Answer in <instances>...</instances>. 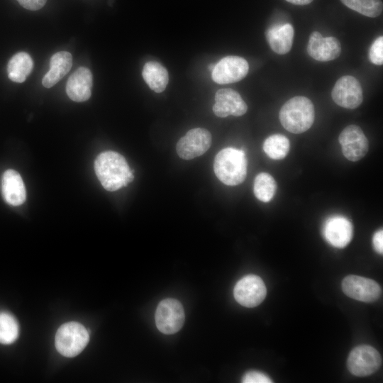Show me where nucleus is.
Listing matches in <instances>:
<instances>
[{"mask_svg":"<svg viewBox=\"0 0 383 383\" xmlns=\"http://www.w3.org/2000/svg\"><path fill=\"white\" fill-rule=\"evenodd\" d=\"M331 96L338 106L353 109L358 107L362 101V89L356 78L345 75L335 82L331 91Z\"/></svg>","mask_w":383,"mask_h":383,"instance_id":"9","label":"nucleus"},{"mask_svg":"<svg viewBox=\"0 0 383 383\" xmlns=\"http://www.w3.org/2000/svg\"><path fill=\"white\" fill-rule=\"evenodd\" d=\"M247 165V159L243 150L226 148L216 155L213 170L221 182L228 186H235L245 180Z\"/></svg>","mask_w":383,"mask_h":383,"instance_id":"3","label":"nucleus"},{"mask_svg":"<svg viewBox=\"0 0 383 383\" xmlns=\"http://www.w3.org/2000/svg\"><path fill=\"white\" fill-rule=\"evenodd\" d=\"M323 234L329 244L338 248H343L352 240L353 225L344 216H333L325 221Z\"/></svg>","mask_w":383,"mask_h":383,"instance_id":"14","label":"nucleus"},{"mask_svg":"<svg viewBox=\"0 0 383 383\" xmlns=\"http://www.w3.org/2000/svg\"><path fill=\"white\" fill-rule=\"evenodd\" d=\"M248 106L236 91L229 89H220L215 94L213 106L214 114L221 118L229 115L240 116L246 113Z\"/></svg>","mask_w":383,"mask_h":383,"instance_id":"13","label":"nucleus"},{"mask_svg":"<svg viewBox=\"0 0 383 383\" xmlns=\"http://www.w3.org/2000/svg\"><path fill=\"white\" fill-rule=\"evenodd\" d=\"M338 140L343 155L355 162L362 159L367 152L368 140L362 129L356 125H350L340 133Z\"/></svg>","mask_w":383,"mask_h":383,"instance_id":"12","label":"nucleus"},{"mask_svg":"<svg viewBox=\"0 0 383 383\" xmlns=\"http://www.w3.org/2000/svg\"><path fill=\"white\" fill-rule=\"evenodd\" d=\"M94 170L103 187L109 192L128 185L134 178L124 157L114 151L99 154L95 160Z\"/></svg>","mask_w":383,"mask_h":383,"instance_id":"1","label":"nucleus"},{"mask_svg":"<svg viewBox=\"0 0 383 383\" xmlns=\"http://www.w3.org/2000/svg\"><path fill=\"white\" fill-rule=\"evenodd\" d=\"M92 84L93 77L91 71L87 67H80L67 80V94L74 101H85L91 96Z\"/></svg>","mask_w":383,"mask_h":383,"instance_id":"16","label":"nucleus"},{"mask_svg":"<svg viewBox=\"0 0 383 383\" xmlns=\"http://www.w3.org/2000/svg\"><path fill=\"white\" fill-rule=\"evenodd\" d=\"M294 35V28L290 23L276 24L269 27L265 31L266 39L271 49L279 55L289 52Z\"/></svg>","mask_w":383,"mask_h":383,"instance_id":"18","label":"nucleus"},{"mask_svg":"<svg viewBox=\"0 0 383 383\" xmlns=\"http://www.w3.org/2000/svg\"><path fill=\"white\" fill-rule=\"evenodd\" d=\"M157 329L165 334H173L179 331L185 320L182 304L177 299L168 298L162 300L156 309L155 315Z\"/></svg>","mask_w":383,"mask_h":383,"instance_id":"5","label":"nucleus"},{"mask_svg":"<svg viewBox=\"0 0 383 383\" xmlns=\"http://www.w3.org/2000/svg\"><path fill=\"white\" fill-rule=\"evenodd\" d=\"M211 144V133L205 128H195L178 140L176 150L182 159L192 160L204 154Z\"/></svg>","mask_w":383,"mask_h":383,"instance_id":"8","label":"nucleus"},{"mask_svg":"<svg viewBox=\"0 0 383 383\" xmlns=\"http://www.w3.org/2000/svg\"><path fill=\"white\" fill-rule=\"evenodd\" d=\"M290 148L289 140L281 134L269 136L263 143V150L273 160H281L286 157Z\"/></svg>","mask_w":383,"mask_h":383,"instance_id":"22","label":"nucleus"},{"mask_svg":"<svg viewBox=\"0 0 383 383\" xmlns=\"http://www.w3.org/2000/svg\"><path fill=\"white\" fill-rule=\"evenodd\" d=\"M272 382L267 374L258 371H249L242 378L243 383H270Z\"/></svg>","mask_w":383,"mask_h":383,"instance_id":"27","label":"nucleus"},{"mask_svg":"<svg viewBox=\"0 0 383 383\" xmlns=\"http://www.w3.org/2000/svg\"><path fill=\"white\" fill-rule=\"evenodd\" d=\"M72 65V55L67 51L55 53L50 60V69L42 79L43 85L50 88L56 84L70 70Z\"/></svg>","mask_w":383,"mask_h":383,"instance_id":"19","label":"nucleus"},{"mask_svg":"<svg viewBox=\"0 0 383 383\" xmlns=\"http://www.w3.org/2000/svg\"><path fill=\"white\" fill-rule=\"evenodd\" d=\"M295 5H306L312 2L313 0H286Z\"/></svg>","mask_w":383,"mask_h":383,"instance_id":"30","label":"nucleus"},{"mask_svg":"<svg viewBox=\"0 0 383 383\" xmlns=\"http://www.w3.org/2000/svg\"><path fill=\"white\" fill-rule=\"evenodd\" d=\"M23 8L30 10L37 11L43 8L47 0H16Z\"/></svg>","mask_w":383,"mask_h":383,"instance_id":"28","label":"nucleus"},{"mask_svg":"<svg viewBox=\"0 0 383 383\" xmlns=\"http://www.w3.org/2000/svg\"><path fill=\"white\" fill-rule=\"evenodd\" d=\"M249 65L244 58L229 55L222 58L212 70V79L217 84L237 82L248 74Z\"/></svg>","mask_w":383,"mask_h":383,"instance_id":"10","label":"nucleus"},{"mask_svg":"<svg viewBox=\"0 0 383 383\" xmlns=\"http://www.w3.org/2000/svg\"><path fill=\"white\" fill-rule=\"evenodd\" d=\"M33 67V62L30 55L25 52H18L8 62V77L14 82L22 83L30 74Z\"/></svg>","mask_w":383,"mask_h":383,"instance_id":"21","label":"nucleus"},{"mask_svg":"<svg viewBox=\"0 0 383 383\" xmlns=\"http://www.w3.org/2000/svg\"><path fill=\"white\" fill-rule=\"evenodd\" d=\"M342 289L345 295L357 301L373 302L382 294L380 286L374 280L357 276L348 275L342 281Z\"/></svg>","mask_w":383,"mask_h":383,"instance_id":"11","label":"nucleus"},{"mask_svg":"<svg viewBox=\"0 0 383 383\" xmlns=\"http://www.w3.org/2000/svg\"><path fill=\"white\" fill-rule=\"evenodd\" d=\"M314 107L309 99L296 96L289 99L281 108L279 118L282 126L293 133H301L311 128L314 121Z\"/></svg>","mask_w":383,"mask_h":383,"instance_id":"2","label":"nucleus"},{"mask_svg":"<svg viewBox=\"0 0 383 383\" xmlns=\"http://www.w3.org/2000/svg\"><path fill=\"white\" fill-rule=\"evenodd\" d=\"M88 331L77 322L62 325L55 335V347L63 356L72 357L79 354L89 342Z\"/></svg>","mask_w":383,"mask_h":383,"instance_id":"4","label":"nucleus"},{"mask_svg":"<svg viewBox=\"0 0 383 383\" xmlns=\"http://www.w3.org/2000/svg\"><path fill=\"white\" fill-rule=\"evenodd\" d=\"M382 365V357L373 347L362 345L354 348L347 360L350 372L357 377H365L374 373Z\"/></svg>","mask_w":383,"mask_h":383,"instance_id":"6","label":"nucleus"},{"mask_svg":"<svg viewBox=\"0 0 383 383\" xmlns=\"http://www.w3.org/2000/svg\"><path fill=\"white\" fill-rule=\"evenodd\" d=\"M267 289L262 279L255 274L242 277L235 285L234 298L238 303L245 307L258 306L265 299Z\"/></svg>","mask_w":383,"mask_h":383,"instance_id":"7","label":"nucleus"},{"mask_svg":"<svg viewBox=\"0 0 383 383\" xmlns=\"http://www.w3.org/2000/svg\"><path fill=\"white\" fill-rule=\"evenodd\" d=\"M142 75L150 89L157 93L163 91L169 82L167 70L155 61H150L145 64Z\"/></svg>","mask_w":383,"mask_h":383,"instance_id":"20","label":"nucleus"},{"mask_svg":"<svg viewBox=\"0 0 383 383\" xmlns=\"http://www.w3.org/2000/svg\"><path fill=\"white\" fill-rule=\"evenodd\" d=\"M372 244L374 249L379 254L383 252V231L382 229L377 231L373 235Z\"/></svg>","mask_w":383,"mask_h":383,"instance_id":"29","label":"nucleus"},{"mask_svg":"<svg viewBox=\"0 0 383 383\" xmlns=\"http://www.w3.org/2000/svg\"><path fill=\"white\" fill-rule=\"evenodd\" d=\"M369 59L374 65L383 64V37L382 35L372 43L369 50Z\"/></svg>","mask_w":383,"mask_h":383,"instance_id":"26","label":"nucleus"},{"mask_svg":"<svg viewBox=\"0 0 383 383\" xmlns=\"http://www.w3.org/2000/svg\"><path fill=\"white\" fill-rule=\"evenodd\" d=\"M1 192L4 200L10 205H21L26 199L23 181L16 170H6L1 179Z\"/></svg>","mask_w":383,"mask_h":383,"instance_id":"17","label":"nucleus"},{"mask_svg":"<svg viewBox=\"0 0 383 383\" xmlns=\"http://www.w3.org/2000/svg\"><path fill=\"white\" fill-rule=\"evenodd\" d=\"M19 334V326L16 318L9 313H0V343H13Z\"/></svg>","mask_w":383,"mask_h":383,"instance_id":"24","label":"nucleus"},{"mask_svg":"<svg viewBox=\"0 0 383 383\" xmlns=\"http://www.w3.org/2000/svg\"><path fill=\"white\" fill-rule=\"evenodd\" d=\"M342 3L360 14L375 18L379 16L383 9L381 0H340Z\"/></svg>","mask_w":383,"mask_h":383,"instance_id":"25","label":"nucleus"},{"mask_svg":"<svg viewBox=\"0 0 383 383\" xmlns=\"http://www.w3.org/2000/svg\"><path fill=\"white\" fill-rule=\"evenodd\" d=\"M307 52L316 60L328 62L335 60L340 55L341 45L336 38H324L319 32L314 31L310 35Z\"/></svg>","mask_w":383,"mask_h":383,"instance_id":"15","label":"nucleus"},{"mask_svg":"<svg viewBox=\"0 0 383 383\" xmlns=\"http://www.w3.org/2000/svg\"><path fill=\"white\" fill-rule=\"evenodd\" d=\"M276 190V182L270 174L262 172L256 176L253 192L257 199L262 202H268L273 198Z\"/></svg>","mask_w":383,"mask_h":383,"instance_id":"23","label":"nucleus"},{"mask_svg":"<svg viewBox=\"0 0 383 383\" xmlns=\"http://www.w3.org/2000/svg\"><path fill=\"white\" fill-rule=\"evenodd\" d=\"M214 67H215V65H214V64H211V65H209V69H210L211 71L213 70V69L214 68Z\"/></svg>","mask_w":383,"mask_h":383,"instance_id":"31","label":"nucleus"}]
</instances>
